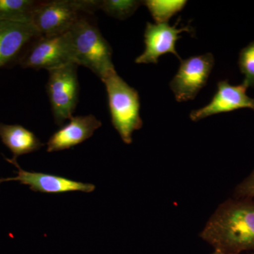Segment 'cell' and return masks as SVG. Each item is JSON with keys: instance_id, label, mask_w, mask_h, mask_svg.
<instances>
[{"instance_id": "cell-17", "label": "cell", "mask_w": 254, "mask_h": 254, "mask_svg": "<svg viewBox=\"0 0 254 254\" xmlns=\"http://www.w3.org/2000/svg\"><path fill=\"white\" fill-rule=\"evenodd\" d=\"M239 68L245 76L242 83L247 88L254 87V41L241 50L239 55Z\"/></svg>"}, {"instance_id": "cell-1", "label": "cell", "mask_w": 254, "mask_h": 254, "mask_svg": "<svg viewBox=\"0 0 254 254\" xmlns=\"http://www.w3.org/2000/svg\"><path fill=\"white\" fill-rule=\"evenodd\" d=\"M200 237L215 251L239 254L254 250V199L228 200L219 207Z\"/></svg>"}, {"instance_id": "cell-6", "label": "cell", "mask_w": 254, "mask_h": 254, "mask_svg": "<svg viewBox=\"0 0 254 254\" xmlns=\"http://www.w3.org/2000/svg\"><path fill=\"white\" fill-rule=\"evenodd\" d=\"M18 63L23 68H45L48 71L68 64H76L69 33L37 38L28 47Z\"/></svg>"}, {"instance_id": "cell-18", "label": "cell", "mask_w": 254, "mask_h": 254, "mask_svg": "<svg viewBox=\"0 0 254 254\" xmlns=\"http://www.w3.org/2000/svg\"><path fill=\"white\" fill-rule=\"evenodd\" d=\"M236 195L239 198H249L254 199V171L248 178L237 187Z\"/></svg>"}, {"instance_id": "cell-13", "label": "cell", "mask_w": 254, "mask_h": 254, "mask_svg": "<svg viewBox=\"0 0 254 254\" xmlns=\"http://www.w3.org/2000/svg\"><path fill=\"white\" fill-rule=\"evenodd\" d=\"M0 138L13 153V158L39 150L44 145L33 132L21 125L0 123Z\"/></svg>"}, {"instance_id": "cell-2", "label": "cell", "mask_w": 254, "mask_h": 254, "mask_svg": "<svg viewBox=\"0 0 254 254\" xmlns=\"http://www.w3.org/2000/svg\"><path fill=\"white\" fill-rule=\"evenodd\" d=\"M68 33L78 66L89 68L102 81L115 71L111 47L89 20L80 16Z\"/></svg>"}, {"instance_id": "cell-9", "label": "cell", "mask_w": 254, "mask_h": 254, "mask_svg": "<svg viewBox=\"0 0 254 254\" xmlns=\"http://www.w3.org/2000/svg\"><path fill=\"white\" fill-rule=\"evenodd\" d=\"M4 158L17 168V176L0 179V184L4 182H19L21 185L29 186L30 190L33 191L46 193H61L71 191L91 193L95 190V187L92 184L74 181L58 175L26 171L20 167L16 159H9L6 157Z\"/></svg>"}, {"instance_id": "cell-11", "label": "cell", "mask_w": 254, "mask_h": 254, "mask_svg": "<svg viewBox=\"0 0 254 254\" xmlns=\"http://www.w3.org/2000/svg\"><path fill=\"white\" fill-rule=\"evenodd\" d=\"M40 37L31 23L0 21V67L18 63L30 45Z\"/></svg>"}, {"instance_id": "cell-16", "label": "cell", "mask_w": 254, "mask_h": 254, "mask_svg": "<svg viewBox=\"0 0 254 254\" xmlns=\"http://www.w3.org/2000/svg\"><path fill=\"white\" fill-rule=\"evenodd\" d=\"M143 1L135 0H104L100 1L99 9L108 15L120 20L131 16L143 4Z\"/></svg>"}, {"instance_id": "cell-3", "label": "cell", "mask_w": 254, "mask_h": 254, "mask_svg": "<svg viewBox=\"0 0 254 254\" xmlns=\"http://www.w3.org/2000/svg\"><path fill=\"white\" fill-rule=\"evenodd\" d=\"M103 82L108 93L112 124L124 143L131 144L133 131L143 126L138 91L124 81L116 71L110 73Z\"/></svg>"}, {"instance_id": "cell-10", "label": "cell", "mask_w": 254, "mask_h": 254, "mask_svg": "<svg viewBox=\"0 0 254 254\" xmlns=\"http://www.w3.org/2000/svg\"><path fill=\"white\" fill-rule=\"evenodd\" d=\"M247 88L243 83L233 86L227 79L219 81L216 93L211 101L203 108L190 112V120L198 122L212 115L230 113L243 108H249L254 111V98L247 95Z\"/></svg>"}, {"instance_id": "cell-12", "label": "cell", "mask_w": 254, "mask_h": 254, "mask_svg": "<svg viewBox=\"0 0 254 254\" xmlns=\"http://www.w3.org/2000/svg\"><path fill=\"white\" fill-rule=\"evenodd\" d=\"M102 126L101 122L93 115L71 117L69 123L55 132L47 143V151L69 149L93 136Z\"/></svg>"}, {"instance_id": "cell-5", "label": "cell", "mask_w": 254, "mask_h": 254, "mask_svg": "<svg viewBox=\"0 0 254 254\" xmlns=\"http://www.w3.org/2000/svg\"><path fill=\"white\" fill-rule=\"evenodd\" d=\"M77 66L76 64L70 63L48 71L47 93L55 123L59 126L73 116L77 105L79 95Z\"/></svg>"}, {"instance_id": "cell-4", "label": "cell", "mask_w": 254, "mask_h": 254, "mask_svg": "<svg viewBox=\"0 0 254 254\" xmlns=\"http://www.w3.org/2000/svg\"><path fill=\"white\" fill-rule=\"evenodd\" d=\"M100 1L51 0L38 1L31 23L41 37L60 36L67 33L81 16L99 9Z\"/></svg>"}, {"instance_id": "cell-14", "label": "cell", "mask_w": 254, "mask_h": 254, "mask_svg": "<svg viewBox=\"0 0 254 254\" xmlns=\"http://www.w3.org/2000/svg\"><path fill=\"white\" fill-rule=\"evenodd\" d=\"M38 1L0 0V21L31 23L32 13Z\"/></svg>"}, {"instance_id": "cell-15", "label": "cell", "mask_w": 254, "mask_h": 254, "mask_svg": "<svg viewBox=\"0 0 254 254\" xmlns=\"http://www.w3.org/2000/svg\"><path fill=\"white\" fill-rule=\"evenodd\" d=\"M187 1L185 0L165 1V0H146L143 1L149 10L155 23H168L174 15L181 11L185 7Z\"/></svg>"}, {"instance_id": "cell-7", "label": "cell", "mask_w": 254, "mask_h": 254, "mask_svg": "<svg viewBox=\"0 0 254 254\" xmlns=\"http://www.w3.org/2000/svg\"><path fill=\"white\" fill-rule=\"evenodd\" d=\"M215 64L211 53L190 57L180 61L178 71L170 82L177 102L194 99L207 82Z\"/></svg>"}, {"instance_id": "cell-19", "label": "cell", "mask_w": 254, "mask_h": 254, "mask_svg": "<svg viewBox=\"0 0 254 254\" xmlns=\"http://www.w3.org/2000/svg\"><path fill=\"white\" fill-rule=\"evenodd\" d=\"M212 254H227L222 253V252H218V251H215V252H214V253H213Z\"/></svg>"}, {"instance_id": "cell-8", "label": "cell", "mask_w": 254, "mask_h": 254, "mask_svg": "<svg viewBox=\"0 0 254 254\" xmlns=\"http://www.w3.org/2000/svg\"><path fill=\"white\" fill-rule=\"evenodd\" d=\"M180 19L173 26L168 23H147L144 31V52L136 58L135 63L156 64L160 57L168 53L175 55L181 61V58L176 50L177 42L181 38L182 33H192L193 30L190 25L177 28Z\"/></svg>"}]
</instances>
